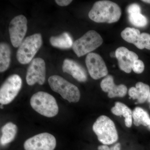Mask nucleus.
<instances>
[{
  "instance_id": "obj_1",
  "label": "nucleus",
  "mask_w": 150,
  "mask_h": 150,
  "mask_svg": "<svg viewBox=\"0 0 150 150\" xmlns=\"http://www.w3.org/2000/svg\"><path fill=\"white\" fill-rule=\"evenodd\" d=\"M121 10L115 3L109 1H100L94 4L88 13L89 18L98 23H111L120 19Z\"/></svg>"
},
{
  "instance_id": "obj_2",
  "label": "nucleus",
  "mask_w": 150,
  "mask_h": 150,
  "mask_svg": "<svg viewBox=\"0 0 150 150\" xmlns=\"http://www.w3.org/2000/svg\"><path fill=\"white\" fill-rule=\"evenodd\" d=\"M30 103L35 111L46 117H54L59 112L56 99L45 92L39 91L34 94L30 98Z\"/></svg>"
},
{
  "instance_id": "obj_3",
  "label": "nucleus",
  "mask_w": 150,
  "mask_h": 150,
  "mask_svg": "<svg viewBox=\"0 0 150 150\" xmlns=\"http://www.w3.org/2000/svg\"><path fill=\"white\" fill-rule=\"evenodd\" d=\"M93 130L103 145L112 144L118 141V134L114 122L107 116L101 115L93 126Z\"/></svg>"
},
{
  "instance_id": "obj_4",
  "label": "nucleus",
  "mask_w": 150,
  "mask_h": 150,
  "mask_svg": "<svg viewBox=\"0 0 150 150\" xmlns=\"http://www.w3.org/2000/svg\"><path fill=\"white\" fill-rule=\"evenodd\" d=\"M48 83L53 91L60 95L70 103H77L80 99L79 90L76 86L58 75L51 76Z\"/></svg>"
},
{
  "instance_id": "obj_5",
  "label": "nucleus",
  "mask_w": 150,
  "mask_h": 150,
  "mask_svg": "<svg viewBox=\"0 0 150 150\" xmlns=\"http://www.w3.org/2000/svg\"><path fill=\"white\" fill-rule=\"evenodd\" d=\"M42 44V36L40 33H35L25 38L17 52L16 57L18 62L22 64H26L31 62Z\"/></svg>"
},
{
  "instance_id": "obj_6",
  "label": "nucleus",
  "mask_w": 150,
  "mask_h": 150,
  "mask_svg": "<svg viewBox=\"0 0 150 150\" xmlns=\"http://www.w3.org/2000/svg\"><path fill=\"white\" fill-rule=\"evenodd\" d=\"M103 42L102 38L94 30L86 33L74 42L72 48L78 57L88 54L98 48Z\"/></svg>"
},
{
  "instance_id": "obj_7",
  "label": "nucleus",
  "mask_w": 150,
  "mask_h": 150,
  "mask_svg": "<svg viewBox=\"0 0 150 150\" xmlns=\"http://www.w3.org/2000/svg\"><path fill=\"white\" fill-rule=\"evenodd\" d=\"M22 81L19 75H11L3 83L0 89V103L6 105L11 102L21 88Z\"/></svg>"
},
{
  "instance_id": "obj_8",
  "label": "nucleus",
  "mask_w": 150,
  "mask_h": 150,
  "mask_svg": "<svg viewBox=\"0 0 150 150\" xmlns=\"http://www.w3.org/2000/svg\"><path fill=\"white\" fill-rule=\"evenodd\" d=\"M28 21L22 15L17 16L11 21L9 25V33L11 42L15 48L20 46L27 30Z\"/></svg>"
},
{
  "instance_id": "obj_9",
  "label": "nucleus",
  "mask_w": 150,
  "mask_h": 150,
  "mask_svg": "<svg viewBox=\"0 0 150 150\" xmlns=\"http://www.w3.org/2000/svg\"><path fill=\"white\" fill-rule=\"evenodd\" d=\"M56 145V139L53 135L43 133L28 139L24 148L25 150H54Z\"/></svg>"
},
{
  "instance_id": "obj_10",
  "label": "nucleus",
  "mask_w": 150,
  "mask_h": 150,
  "mask_svg": "<svg viewBox=\"0 0 150 150\" xmlns=\"http://www.w3.org/2000/svg\"><path fill=\"white\" fill-rule=\"evenodd\" d=\"M45 80L46 64L44 60L40 58L33 59L28 69L26 82L29 86H33L36 83L42 85Z\"/></svg>"
},
{
  "instance_id": "obj_11",
  "label": "nucleus",
  "mask_w": 150,
  "mask_h": 150,
  "mask_svg": "<svg viewBox=\"0 0 150 150\" xmlns=\"http://www.w3.org/2000/svg\"><path fill=\"white\" fill-rule=\"evenodd\" d=\"M86 64L91 77L98 80L107 76L108 70L103 59L99 54L95 53L88 54Z\"/></svg>"
},
{
  "instance_id": "obj_12",
  "label": "nucleus",
  "mask_w": 150,
  "mask_h": 150,
  "mask_svg": "<svg viewBox=\"0 0 150 150\" xmlns=\"http://www.w3.org/2000/svg\"><path fill=\"white\" fill-rule=\"evenodd\" d=\"M115 56L118 60L120 69L128 74L131 72L134 62L139 59L137 54L124 47H120L116 49Z\"/></svg>"
},
{
  "instance_id": "obj_13",
  "label": "nucleus",
  "mask_w": 150,
  "mask_h": 150,
  "mask_svg": "<svg viewBox=\"0 0 150 150\" xmlns=\"http://www.w3.org/2000/svg\"><path fill=\"white\" fill-rule=\"evenodd\" d=\"M100 87L103 91L108 93L110 98L119 97H123L127 93V88L126 86L120 84L117 86L115 84L113 77L108 75L101 81Z\"/></svg>"
},
{
  "instance_id": "obj_14",
  "label": "nucleus",
  "mask_w": 150,
  "mask_h": 150,
  "mask_svg": "<svg viewBox=\"0 0 150 150\" xmlns=\"http://www.w3.org/2000/svg\"><path fill=\"white\" fill-rule=\"evenodd\" d=\"M62 70L64 73L71 75L79 81L83 82L87 80V74L86 70L74 60L65 59L62 65Z\"/></svg>"
},
{
  "instance_id": "obj_15",
  "label": "nucleus",
  "mask_w": 150,
  "mask_h": 150,
  "mask_svg": "<svg viewBox=\"0 0 150 150\" xmlns=\"http://www.w3.org/2000/svg\"><path fill=\"white\" fill-rule=\"evenodd\" d=\"M150 91L149 86L141 82L137 83L136 87L129 89V94L130 98L137 99V103H144L147 99Z\"/></svg>"
},
{
  "instance_id": "obj_16",
  "label": "nucleus",
  "mask_w": 150,
  "mask_h": 150,
  "mask_svg": "<svg viewBox=\"0 0 150 150\" xmlns=\"http://www.w3.org/2000/svg\"><path fill=\"white\" fill-rule=\"evenodd\" d=\"M111 112L117 116L123 115L125 118V125L130 128L132 124V111L126 105L122 103H115V106L111 109Z\"/></svg>"
},
{
  "instance_id": "obj_17",
  "label": "nucleus",
  "mask_w": 150,
  "mask_h": 150,
  "mask_svg": "<svg viewBox=\"0 0 150 150\" xmlns=\"http://www.w3.org/2000/svg\"><path fill=\"white\" fill-rule=\"evenodd\" d=\"M50 42L52 46L64 49L71 48L74 44L72 38L67 32L63 33L59 36H51Z\"/></svg>"
},
{
  "instance_id": "obj_18",
  "label": "nucleus",
  "mask_w": 150,
  "mask_h": 150,
  "mask_svg": "<svg viewBox=\"0 0 150 150\" xmlns=\"http://www.w3.org/2000/svg\"><path fill=\"white\" fill-rule=\"evenodd\" d=\"M17 131V126L15 124L12 122L6 123L1 129V144L5 146L12 142L15 138Z\"/></svg>"
},
{
  "instance_id": "obj_19",
  "label": "nucleus",
  "mask_w": 150,
  "mask_h": 150,
  "mask_svg": "<svg viewBox=\"0 0 150 150\" xmlns=\"http://www.w3.org/2000/svg\"><path fill=\"white\" fill-rule=\"evenodd\" d=\"M11 49L7 43L2 42L0 44V72L5 71L11 63Z\"/></svg>"
},
{
  "instance_id": "obj_20",
  "label": "nucleus",
  "mask_w": 150,
  "mask_h": 150,
  "mask_svg": "<svg viewBox=\"0 0 150 150\" xmlns=\"http://www.w3.org/2000/svg\"><path fill=\"white\" fill-rule=\"evenodd\" d=\"M132 117L135 126L141 125L146 126L150 125V118L149 114L142 108L136 107L132 112Z\"/></svg>"
},
{
  "instance_id": "obj_21",
  "label": "nucleus",
  "mask_w": 150,
  "mask_h": 150,
  "mask_svg": "<svg viewBox=\"0 0 150 150\" xmlns=\"http://www.w3.org/2000/svg\"><path fill=\"white\" fill-rule=\"evenodd\" d=\"M141 34L139 30L128 27L122 31L121 36L123 40L126 42L133 43L135 46L139 39Z\"/></svg>"
},
{
  "instance_id": "obj_22",
  "label": "nucleus",
  "mask_w": 150,
  "mask_h": 150,
  "mask_svg": "<svg viewBox=\"0 0 150 150\" xmlns=\"http://www.w3.org/2000/svg\"><path fill=\"white\" fill-rule=\"evenodd\" d=\"M129 19L131 24L137 27H144L148 23L147 19L141 13L129 15Z\"/></svg>"
},
{
  "instance_id": "obj_23",
  "label": "nucleus",
  "mask_w": 150,
  "mask_h": 150,
  "mask_svg": "<svg viewBox=\"0 0 150 150\" xmlns=\"http://www.w3.org/2000/svg\"><path fill=\"white\" fill-rule=\"evenodd\" d=\"M150 38V35L146 33H143L140 35L139 39L135 46L140 49H143L145 48L148 40Z\"/></svg>"
},
{
  "instance_id": "obj_24",
  "label": "nucleus",
  "mask_w": 150,
  "mask_h": 150,
  "mask_svg": "<svg viewBox=\"0 0 150 150\" xmlns=\"http://www.w3.org/2000/svg\"><path fill=\"white\" fill-rule=\"evenodd\" d=\"M145 66L144 62L139 59H137L132 65V70L137 74H140L144 71Z\"/></svg>"
},
{
  "instance_id": "obj_25",
  "label": "nucleus",
  "mask_w": 150,
  "mask_h": 150,
  "mask_svg": "<svg viewBox=\"0 0 150 150\" xmlns=\"http://www.w3.org/2000/svg\"><path fill=\"white\" fill-rule=\"evenodd\" d=\"M141 9L139 5L137 4L130 5L127 8V12L129 15L132 14L141 13Z\"/></svg>"
},
{
  "instance_id": "obj_26",
  "label": "nucleus",
  "mask_w": 150,
  "mask_h": 150,
  "mask_svg": "<svg viewBox=\"0 0 150 150\" xmlns=\"http://www.w3.org/2000/svg\"><path fill=\"white\" fill-rule=\"evenodd\" d=\"M72 2L71 0H56L55 2L59 6H65L70 4Z\"/></svg>"
},
{
  "instance_id": "obj_27",
  "label": "nucleus",
  "mask_w": 150,
  "mask_h": 150,
  "mask_svg": "<svg viewBox=\"0 0 150 150\" xmlns=\"http://www.w3.org/2000/svg\"><path fill=\"white\" fill-rule=\"evenodd\" d=\"M121 144L119 143H117L110 148V150H121Z\"/></svg>"
},
{
  "instance_id": "obj_28",
  "label": "nucleus",
  "mask_w": 150,
  "mask_h": 150,
  "mask_svg": "<svg viewBox=\"0 0 150 150\" xmlns=\"http://www.w3.org/2000/svg\"><path fill=\"white\" fill-rule=\"evenodd\" d=\"M98 150H110V148L107 145H101L98 147Z\"/></svg>"
},
{
  "instance_id": "obj_29",
  "label": "nucleus",
  "mask_w": 150,
  "mask_h": 150,
  "mask_svg": "<svg viewBox=\"0 0 150 150\" xmlns=\"http://www.w3.org/2000/svg\"><path fill=\"white\" fill-rule=\"evenodd\" d=\"M145 48L148 49V50H150V38L149 40H148L146 45V47H145Z\"/></svg>"
},
{
  "instance_id": "obj_30",
  "label": "nucleus",
  "mask_w": 150,
  "mask_h": 150,
  "mask_svg": "<svg viewBox=\"0 0 150 150\" xmlns=\"http://www.w3.org/2000/svg\"><path fill=\"white\" fill-rule=\"evenodd\" d=\"M147 100L148 103H150V91L149 92V96H148L147 99Z\"/></svg>"
},
{
  "instance_id": "obj_31",
  "label": "nucleus",
  "mask_w": 150,
  "mask_h": 150,
  "mask_svg": "<svg viewBox=\"0 0 150 150\" xmlns=\"http://www.w3.org/2000/svg\"><path fill=\"white\" fill-rule=\"evenodd\" d=\"M142 1L143 2H144L150 4V0H143Z\"/></svg>"
},
{
  "instance_id": "obj_32",
  "label": "nucleus",
  "mask_w": 150,
  "mask_h": 150,
  "mask_svg": "<svg viewBox=\"0 0 150 150\" xmlns=\"http://www.w3.org/2000/svg\"><path fill=\"white\" fill-rule=\"evenodd\" d=\"M1 108H3V105L2 104L1 105Z\"/></svg>"
}]
</instances>
